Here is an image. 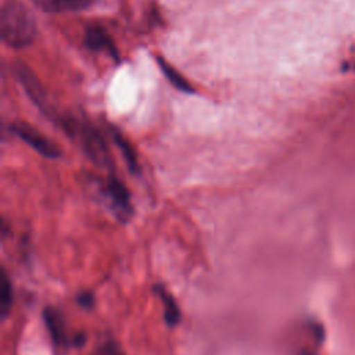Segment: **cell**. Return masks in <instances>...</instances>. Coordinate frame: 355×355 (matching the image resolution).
<instances>
[{
  "label": "cell",
  "mask_w": 355,
  "mask_h": 355,
  "mask_svg": "<svg viewBox=\"0 0 355 355\" xmlns=\"http://www.w3.org/2000/svg\"><path fill=\"white\" fill-rule=\"evenodd\" d=\"M0 33L8 47L29 46L36 36V21L31 10L18 0L4 1L0 11Z\"/></svg>",
  "instance_id": "6da1fadb"
},
{
  "label": "cell",
  "mask_w": 355,
  "mask_h": 355,
  "mask_svg": "<svg viewBox=\"0 0 355 355\" xmlns=\"http://www.w3.org/2000/svg\"><path fill=\"white\" fill-rule=\"evenodd\" d=\"M58 123L71 137L78 140L86 155L96 165L101 168H108L111 165L108 147L100 132L90 122L72 116H61Z\"/></svg>",
  "instance_id": "7a4b0ae2"
},
{
  "label": "cell",
  "mask_w": 355,
  "mask_h": 355,
  "mask_svg": "<svg viewBox=\"0 0 355 355\" xmlns=\"http://www.w3.org/2000/svg\"><path fill=\"white\" fill-rule=\"evenodd\" d=\"M324 331L313 319L300 320L290 331V352L293 355H319Z\"/></svg>",
  "instance_id": "3957f363"
},
{
  "label": "cell",
  "mask_w": 355,
  "mask_h": 355,
  "mask_svg": "<svg viewBox=\"0 0 355 355\" xmlns=\"http://www.w3.org/2000/svg\"><path fill=\"white\" fill-rule=\"evenodd\" d=\"M101 193L107 205L119 222H128L133 215V205L130 194L125 184L115 176H108L104 182Z\"/></svg>",
  "instance_id": "277c9868"
},
{
  "label": "cell",
  "mask_w": 355,
  "mask_h": 355,
  "mask_svg": "<svg viewBox=\"0 0 355 355\" xmlns=\"http://www.w3.org/2000/svg\"><path fill=\"white\" fill-rule=\"evenodd\" d=\"M43 318H44V324L49 331V336L57 348L78 347L85 343L83 334L69 331L64 318L60 315L57 309L46 308L43 311Z\"/></svg>",
  "instance_id": "5b68a950"
},
{
  "label": "cell",
  "mask_w": 355,
  "mask_h": 355,
  "mask_svg": "<svg viewBox=\"0 0 355 355\" xmlns=\"http://www.w3.org/2000/svg\"><path fill=\"white\" fill-rule=\"evenodd\" d=\"M11 129L21 140H24L40 155L46 158H58L61 155L60 147L55 143H53L49 137H46L42 132H39L36 128L25 122H15L11 126Z\"/></svg>",
  "instance_id": "8992f818"
},
{
  "label": "cell",
  "mask_w": 355,
  "mask_h": 355,
  "mask_svg": "<svg viewBox=\"0 0 355 355\" xmlns=\"http://www.w3.org/2000/svg\"><path fill=\"white\" fill-rule=\"evenodd\" d=\"M18 76L21 80V85L25 87L26 93L29 94V97L32 98V101L42 110L43 114L47 115V118H51L54 121H60V115L54 111V108L51 107V104L47 100V96L40 85V82L35 78V75L31 73V71H28L26 68H19L18 69Z\"/></svg>",
  "instance_id": "52a82bcc"
},
{
  "label": "cell",
  "mask_w": 355,
  "mask_h": 355,
  "mask_svg": "<svg viewBox=\"0 0 355 355\" xmlns=\"http://www.w3.org/2000/svg\"><path fill=\"white\" fill-rule=\"evenodd\" d=\"M85 44L92 51H104L115 60L119 58L116 47H115L111 36L100 25H90V26L86 28Z\"/></svg>",
  "instance_id": "ba28073f"
},
{
  "label": "cell",
  "mask_w": 355,
  "mask_h": 355,
  "mask_svg": "<svg viewBox=\"0 0 355 355\" xmlns=\"http://www.w3.org/2000/svg\"><path fill=\"white\" fill-rule=\"evenodd\" d=\"M154 293L159 298L162 304V311H164V320L168 327H173L179 324L180 322V308L175 300V297L169 293L168 288H165L161 284L154 286Z\"/></svg>",
  "instance_id": "9c48e42d"
},
{
  "label": "cell",
  "mask_w": 355,
  "mask_h": 355,
  "mask_svg": "<svg viewBox=\"0 0 355 355\" xmlns=\"http://www.w3.org/2000/svg\"><path fill=\"white\" fill-rule=\"evenodd\" d=\"M37 4L51 12H72L87 10L98 0H36Z\"/></svg>",
  "instance_id": "30bf717a"
},
{
  "label": "cell",
  "mask_w": 355,
  "mask_h": 355,
  "mask_svg": "<svg viewBox=\"0 0 355 355\" xmlns=\"http://www.w3.org/2000/svg\"><path fill=\"white\" fill-rule=\"evenodd\" d=\"M111 135H112V139L115 141V144L118 146V148L121 150L123 158L126 159V164L130 169L132 173H139L140 171V165H139V161H137V155L135 153V148L133 146L129 143V140L119 132L116 130L115 128H111Z\"/></svg>",
  "instance_id": "8fae6325"
},
{
  "label": "cell",
  "mask_w": 355,
  "mask_h": 355,
  "mask_svg": "<svg viewBox=\"0 0 355 355\" xmlns=\"http://www.w3.org/2000/svg\"><path fill=\"white\" fill-rule=\"evenodd\" d=\"M158 65L162 71V73L165 75V78L180 92L183 93H194V89L191 86V83L180 73L178 72L171 64H168L165 60L158 58Z\"/></svg>",
  "instance_id": "7c38bea8"
},
{
  "label": "cell",
  "mask_w": 355,
  "mask_h": 355,
  "mask_svg": "<svg viewBox=\"0 0 355 355\" xmlns=\"http://www.w3.org/2000/svg\"><path fill=\"white\" fill-rule=\"evenodd\" d=\"M12 300H14L12 283L7 270L3 268L1 276H0V312L3 318H6L10 313L12 306Z\"/></svg>",
  "instance_id": "4fadbf2b"
},
{
  "label": "cell",
  "mask_w": 355,
  "mask_h": 355,
  "mask_svg": "<svg viewBox=\"0 0 355 355\" xmlns=\"http://www.w3.org/2000/svg\"><path fill=\"white\" fill-rule=\"evenodd\" d=\"M90 355H125V352L116 341L108 338L98 343Z\"/></svg>",
  "instance_id": "5bb4252c"
},
{
  "label": "cell",
  "mask_w": 355,
  "mask_h": 355,
  "mask_svg": "<svg viewBox=\"0 0 355 355\" xmlns=\"http://www.w3.org/2000/svg\"><path fill=\"white\" fill-rule=\"evenodd\" d=\"M76 301H78V304H79L80 306L89 309V308H92L93 304H94V297L92 295L90 291H83V293H80V294L78 295V300H76Z\"/></svg>",
  "instance_id": "9a60e30c"
}]
</instances>
